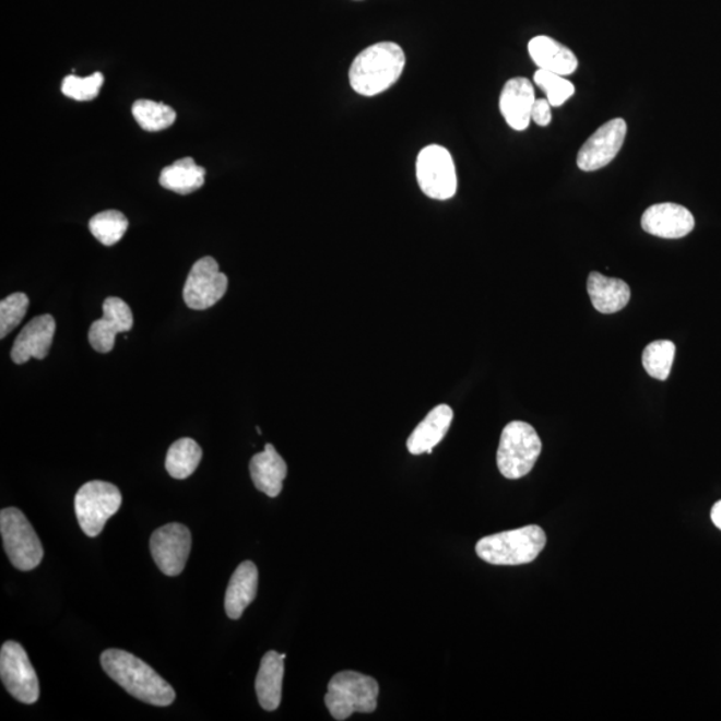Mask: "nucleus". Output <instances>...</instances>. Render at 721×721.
Instances as JSON below:
<instances>
[{"label":"nucleus","mask_w":721,"mask_h":721,"mask_svg":"<svg viewBox=\"0 0 721 721\" xmlns=\"http://www.w3.org/2000/svg\"><path fill=\"white\" fill-rule=\"evenodd\" d=\"M102 669L126 693L147 705L170 706L176 700V690L152 666L122 649H106L101 657Z\"/></svg>","instance_id":"obj_1"},{"label":"nucleus","mask_w":721,"mask_h":721,"mask_svg":"<svg viewBox=\"0 0 721 721\" xmlns=\"http://www.w3.org/2000/svg\"><path fill=\"white\" fill-rule=\"evenodd\" d=\"M406 63L405 52L394 42H380L365 48L348 70L351 86L359 95L376 96L400 80Z\"/></svg>","instance_id":"obj_2"},{"label":"nucleus","mask_w":721,"mask_h":721,"mask_svg":"<svg viewBox=\"0 0 721 721\" xmlns=\"http://www.w3.org/2000/svg\"><path fill=\"white\" fill-rule=\"evenodd\" d=\"M545 545L543 529L528 525L481 539L476 552L481 560L493 565H522L536 560Z\"/></svg>","instance_id":"obj_3"},{"label":"nucleus","mask_w":721,"mask_h":721,"mask_svg":"<svg viewBox=\"0 0 721 721\" xmlns=\"http://www.w3.org/2000/svg\"><path fill=\"white\" fill-rule=\"evenodd\" d=\"M378 695L380 687L376 678L359 672L342 671L330 681L324 705L333 719L342 721L351 718L354 712H375Z\"/></svg>","instance_id":"obj_4"},{"label":"nucleus","mask_w":721,"mask_h":721,"mask_svg":"<svg viewBox=\"0 0 721 721\" xmlns=\"http://www.w3.org/2000/svg\"><path fill=\"white\" fill-rule=\"evenodd\" d=\"M543 449L537 432L522 421L505 426L497 450V466L505 478L519 480L532 471Z\"/></svg>","instance_id":"obj_5"},{"label":"nucleus","mask_w":721,"mask_h":721,"mask_svg":"<svg viewBox=\"0 0 721 721\" xmlns=\"http://www.w3.org/2000/svg\"><path fill=\"white\" fill-rule=\"evenodd\" d=\"M0 533L4 551L16 569L27 572L38 567L44 558V546L22 510L5 508L0 512Z\"/></svg>","instance_id":"obj_6"},{"label":"nucleus","mask_w":721,"mask_h":721,"mask_svg":"<svg viewBox=\"0 0 721 721\" xmlns=\"http://www.w3.org/2000/svg\"><path fill=\"white\" fill-rule=\"evenodd\" d=\"M122 505V495L116 485L106 481H90L76 492L74 507L84 534L96 537L104 531L106 522Z\"/></svg>","instance_id":"obj_7"},{"label":"nucleus","mask_w":721,"mask_h":721,"mask_svg":"<svg viewBox=\"0 0 721 721\" xmlns=\"http://www.w3.org/2000/svg\"><path fill=\"white\" fill-rule=\"evenodd\" d=\"M417 182L425 196L447 201L457 192V172L449 150L430 144L421 150L416 164Z\"/></svg>","instance_id":"obj_8"},{"label":"nucleus","mask_w":721,"mask_h":721,"mask_svg":"<svg viewBox=\"0 0 721 721\" xmlns=\"http://www.w3.org/2000/svg\"><path fill=\"white\" fill-rule=\"evenodd\" d=\"M0 677L17 701L34 705L39 699V681L27 652L20 642L5 641L0 651Z\"/></svg>","instance_id":"obj_9"},{"label":"nucleus","mask_w":721,"mask_h":721,"mask_svg":"<svg viewBox=\"0 0 721 721\" xmlns=\"http://www.w3.org/2000/svg\"><path fill=\"white\" fill-rule=\"evenodd\" d=\"M228 286L227 276L220 272L213 257H203L192 264L184 287V299L192 310H206L224 298Z\"/></svg>","instance_id":"obj_10"},{"label":"nucleus","mask_w":721,"mask_h":721,"mask_svg":"<svg viewBox=\"0 0 721 721\" xmlns=\"http://www.w3.org/2000/svg\"><path fill=\"white\" fill-rule=\"evenodd\" d=\"M150 551L162 574H182L191 551V533L188 527L172 522L156 529L150 539Z\"/></svg>","instance_id":"obj_11"},{"label":"nucleus","mask_w":721,"mask_h":721,"mask_svg":"<svg viewBox=\"0 0 721 721\" xmlns=\"http://www.w3.org/2000/svg\"><path fill=\"white\" fill-rule=\"evenodd\" d=\"M627 130L625 120L615 118L594 131L577 155V166L580 170L596 172L608 166L620 152Z\"/></svg>","instance_id":"obj_12"},{"label":"nucleus","mask_w":721,"mask_h":721,"mask_svg":"<svg viewBox=\"0 0 721 721\" xmlns=\"http://www.w3.org/2000/svg\"><path fill=\"white\" fill-rule=\"evenodd\" d=\"M134 324L130 306L118 297H108L104 303V317L93 322L88 330V342L98 353L111 352L116 336L126 333Z\"/></svg>","instance_id":"obj_13"},{"label":"nucleus","mask_w":721,"mask_h":721,"mask_svg":"<svg viewBox=\"0 0 721 721\" xmlns=\"http://www.w3.org/2000/svg\"><path fill=\"white\" fill-rule=\"evenodd\" d=\"M641 226L651 236L678 239L695 228V218L687 208L677 203H658L642 214Z\"/></svg>","instance_id":"obj_14"},{"label":"nucleus","mask_w":721,"mask_h":721,"mask_svg":"<svg viewBox=\"0 0 721 721\" xmlns=\"http://www.w3.org/2000/svg\"><path fill=\"white\" fill-rule=\"evenodd\" d=\"M57 323L50 315L35 317L23 328L12 345L11 358L16 365L28 363L29 359H44L56 334Z\"/></svg>","instance_id":"obj_15"},{"label":"nucleus","mask_w":721,"mask_h":721,"mask_svg":"<svg viewBox=\"0 0 721 721\" xmlns=\"http://www.w3.org/2000/svg\"><path fill=\"white\" fill-rule=\"evenodd\" d=\"M536 102L534 88L527 78H512L503 88L500 110L507 123L516 131L528 129L532 120V108Z\"/></svg>","instance_id":"obj_16"},{"label":"nucleus","mask_w":721,"mask_h":721,"mask_svg":"<svg viewBox=\"0 0 721 721\" xmlns=\"http://www.w3.org/2000/svg\"><path fill=\"white\" fill-rule=\"evenodd\" d=\"M452 421V407L442 404L432 409L428 416L421 421L417 428L409 436L406 442L409 452L414 456L430 454L447 436Z\"/></svg>","instance_id":"obj_17"},{"label":"nucleus","mask_w":721,"mask_h":721,"mask_svg":"<svg viewBox=\"0 0 721 721\" xmlns=\"http://www.w3.org/2000/svg\"><path fill=\"white\" fill-rule=\"evenodd\" d=\"M529 56L541 70L555 72V74L567 76L574 74L579 68V59L572 50L560 44L551 36L539 35L529 42Z\"/></svg>","instance_id":"obj_18"},{"label":"nucleus","mask_w":721,"mask_h":721,"mask_svg":"<svg viewBox=\"0 0 721 721\" xmlns=\"http://www.w3.org/2000/svg\"><path fill=\"white\" fill-rule=\"evenodd\" d=\"M250 476L256 488L264 495H280L287 476V465L272 444H267L263 452L251 457Z\"/></svg>","instance_id":"obj_19"},{"label":"nucleus","mask_w":721,"mask_h":721,"mask_svg":"<svg viewBox=\"0 0 721 721\" xmlns=\"http://www.w3.org/2000/svg\"><path fill=\"white\" fill-rule=\"evenodd\" d=\"M285 659V653L269 651L261 660L256 678V693L264 711H275L281 705Z\"/></svg>","instance_id":"obj_20"},{"label":"nucleus","mask_w":721,"mask_h":721,"mask_svg":"<svg viewBox=\"0 0 721 721\" xmlns=\"http://www.w3.org/2000/svg\"><path fill=\"white\" fill-rule=\"evenodd\" d=\"M258 591V569L255 563L239 564L228 582L225 596L226 615L232 620H238L248 606L255 601Z\"/></svg>","instance_id":"obj_21"},{"label":"nucleus","mask_w":721,"mask_h":721,"mask_svg":"<svg viewBox=\"0 0 721 721\" xmlns=\"http://www.w3.org/2000/svg\"><path fill=\"white\" fill-rule=\"evenodd\" d=\"M588 293L593 308L603 315H613L628 305L630 288L627 282L596 272L589 274Z\"/></svg>","instance_id":"obj_22"},{"label":"nucleus","mask_w":721,"mask_h":721,"mask_svg":"<svg viewBox=\"0 0 721 721\" xmlns=\"http://www.w3.org/2000/svg\"><path fill=\"white\" fill-rule=\"evenodd\" d=\"M206 177V170L197 165L192 158H184L166 166L161 173L159 184L162 188L188 196L201 189Z\"/></svg>","instance_id":"obj_23"},{"label":"nucleus","mask_w":721,"mask_h":721,"mask_svg":"<svg viewBox=\"0 0 721 721\" xmlns=\"http://www.w3.org/2000/svg\"><path fill=\"white\" fill-rule=\"evenodd\" d=\"M202 460V449L192 438H180L168 449L166 471L173 478L185 480L197 471Z\"/></svg>","instance_id":"obj_24"},{"label":"nucleus","mask_w":721,"mask_h":721,"mask_svg":"<svg viewBox=\"0 0 721 721\" xmlns=\"http://www.w3.org/2000/svg\"><path fill=\"white\" fill-rule=\"evenodd\" d=\"M132 116L143 130L150 132L162 131L170 128L177 119L174 108L161 102L149 99L137 101L132 105Z\"/></svg>","instance_id":"obj_25"},{"label":"nucleus","mask_w":721,"mask_h":721,"mask_svg":"<svg viewBox=\"0 0 721 721\" xmlns=\"http://www.w3.org/2000/svg\"><path fill=\"white\" fill-rule=\"evenodd\" d=\"M676 346L672 341L659 340L651 342L642 353V366L652 378L665 381L671 375Z\"/></svg>","instance_id":"obj_26"},{"label":"nucleus","mask_w":721,"mask_h":721,"mask_svg":"<svg viewBox=\"0 0 721 721\" xmlns=\"http://www.w3.org/2000/svg\"><path fill=\"white\" fill-rule=\"evenodd\" d=\"M90 232L102 245L113 246L123 238L129 227L126 215L118 210H106L90 220Z\"/></svg>","instance_id":"obj_27"},{"label":"nucleus","mask_w":721,"mask_h":721,"mask_svg":"<svg viewBox=\"0 0 721 721\" xmlns=\"http://www.w3.org/2000/svg\"><path fill=\"white\" fill-rule=\"evenodd\" d=\"M534 83L541 90H544L546 99L552 107H560L576 92L572 82L565 80V76L555 74V72L539 69L534 72Z\"/></svg>","instance_id":"obj_28"},{"label":"nucleus","mask_w":721,"mask_h":721,"mask_svg":"<svg viewBox=\"0 0 721 721\" xmlns=\"http://www.w3.org/2000/svg\"><path fill=\"white\" fill-rule=\"evenodd\" d=\"M28 297L14 293L0 303V339H4L20 324L28 310Z\"/></svg>","instance_id":"obj_29"},{"label":"nucleus","mask_w":721,"mask_h":721,"mask_svg":"<svg viewBox=\"0 0 721 721\" xmlns=\"http://www.w3.org/2000/svg\"><path fill=\"white\" fill-rule=\"evenodd\" d=\"M104 74H101V72H94L93 75L84 78L69 75L63 80L62 93L74 101H93L99 95L101 87L104 86Z\"/></svg>","instance_id":"obj_30"},{"label":"nucleus","mask_w":721,"mask_h":721,"mask_svg":"<svg viewBox=\"0 0 721 721\" xmlns=\"http://www.w3.org/2000/svg\"><path fill=\"white\" fill-rule=\"evenodd\" d=\"M532 119L539 126H548L552 120V106L548 99H536L532 108Z\"/></svg>","instance_id":"obj_31"},{"label":"nucleus","mask_w":721,"mask_h":721,"mask_svg":"<svg viewBox=\"0 0 721 721\" xmlns=\"http://www.w3.org/2000/svg\"><path fill=\"white\" fill-rule=\"evenodd\" d=\"M711 519L713 524L717 525L721 531V500L713 505L711 510Z\"/></svg>","instance_id":"obj_32"}]
</instances>
